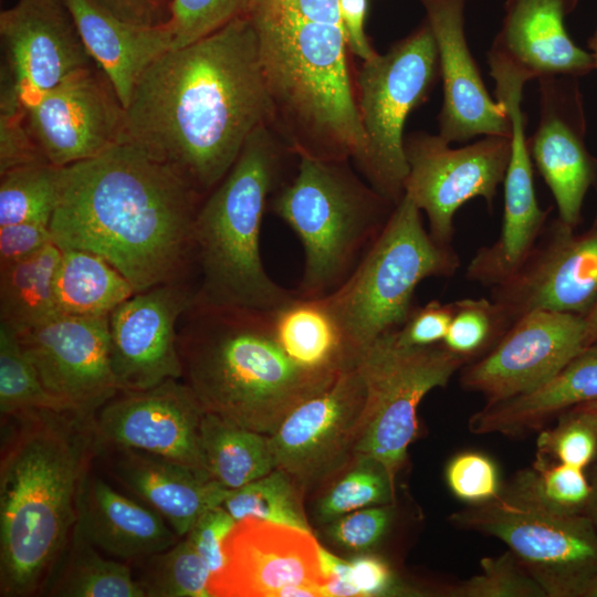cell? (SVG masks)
I'll return each instance as SVG.
<instances>
[{
  "label": "cell",
  "instance_id": "obj_23",
  "mask_svg": "<svg viewBox=\"0 0 597 597\" xmlns=\"http://www.w3.org/2000/svg\"><path fill=\"white\" fill-rule=\"evenodd\" d=\"M511 122V156L504 184V212L499 238L480 248L471 259L465 276L490 289L513 275L526 260L547 224L549 210L538 206L532 157L525 135L522 98L504 102Z\"/></svg>",
  "mask_w": 597,
  "mask_h": 597
},
{
  "label": "cell",
  "instance_id": "obj_29",
  "mask_svg": "<svg viewBox=\"0 0 597 597\" xmlns=\"http://www.w3.org/2000/svg\"><path fill=\"white\" fill-rule=\"evenodd\" d=\"M274 335L284 352L300 366L339 373L353 366L342 331L324 297L294 296L271 310Z\"/></svg>",
  "mask_w": 597,
  "mask_h": 597
},
{
  "label": "cell",
  "instance_id": "obj_36",
  "mask_svg": "<svg viewBox=\"0 0 597 597\" xmlns=\"http://www.w3.org/2000/svg\"><path fill=\"white\" fill-rule=\"evenodd\" d=\"M302 489L289 473L274 469L262 478L230 490L221 506L235 521L252 516L312 532L303 507Z\"/></svg>",
  "mask_w": 597,
  "mask_h": 597
},
{
  "label": "cell",
  "instance_id": "obj_47",
  "mask_svg": "<svg viewBox=\"0 0 597 597\" xmlns=\"http://www.w3.org/2000/svg\"><path fill=\"white\" fill-rule=\"evenodd\" d=\"M454 313V302L437 300L415 306L406 322L394 332V339L401 347H427L441 344Z\"/></svg>",
  "mask_w": 597,
  "mask_h": 597
},
{
  "label": "cell",
  "instance_id": "obj_10",
  "mask_svg": "<svg viewBox=\"0 0 597 597\" xmlns=\"http://www.w3.org/2000/svg\"><path fill=\"white\" fill-rule=\"evenodd\" d=\"M366 385V402L354 454L379 461L396 480L418 432L417 410L423 397L446 387L467 365L442 343L401 347L394 332L378 338L356 362Z\"/></svg>",
  "mask_w": 597,
  "mask_h": 597
},
{
  "label": "cell",
  "instance_id": "obj_13",
  "mask_svg": "<svg viewBox=\"0 0 597 597\" xmlns=\"http://www.w3.org/2000/svg\"><path fill=\"white\" fill-rule=\"evenodd\" d=\"M366 402L363 375L353 365L320 394L295 407L270 437L275 469L303 488L339 469L358 438Z\"/></svg>",
  "mask_w": 597,
  "mask_h": 597
},
{
  "label": "cell",
  "instance_id": "obj_50",
  "mask_svg": "<svg viewBox=\"0 0 597 597\" xmlns=\"http://www.w3.org/2000/svg\"><path fill=\"white\" fill-rule=\"evenodd\" d=\"M348 578L358 597L408 593L397 584L389 564L379 556L364 555L349 561Z\"/></svg>",
  "mask_w": 597,
  "mask_h": 597
},
{
  "label": "cell",
  "instance_id": "obj_55",
  "mask_svg": "<svg viewBox=\"0 0 597 597\" xmlns=\"http://www.w3.org/2000/svg\"><path fill=\"white\" fill-rule=\"evenodd\" d=\"M587 44L593 57L594 70H597V28L595 29L591 36L588 39Z\"/></svg>",
  "mask_w": 597,
  "mask_h": 597
},
{
  "label": "cell",
  "instance_id": "obj_44",
  "mask_svg": "<svg viewBox=\"0 0 597 597\" xmlns=\"http://www.w3.org/2000/svg\"><path fill=\"white\" fill-rule=\"evenodd\" d=\"M396 515V502L359 509L331 522L327 535L345 549L368 551L390 531Z\"/></svg>",
  "mask_w": 597,
  "mask_h": 597
},
{
  "label": "cell",
  "instance_id": "obj_15",
  "mask_svg": "<svg viewBox=\"0 0 597 597\" xmlns=\"http://www.w3.org/2000/svg\"><path fill=\"white\" fill-rule=\"evenodd\" d=\"M195 295L192 282L159 284L135 292L109 314V362L119 391L181 379L178 324Z\"/></svg>",
  "mask_w": 597,
  "mask_h": 597
},
{
  "label": "cell",
  "instance_id": "obj_38",
  "mask_svg": "<svg viewBox=\"0 0 597 597\" xmlns=\"http://www.w3.org/2000/svg\"><path fill=\"white\" fill-rule=\"evenodd\" d=\"M355 457V464L317 504V516L323 523L359 509L396 502V480L384 464L364 454Z\"/></svg>",
  "mask_w": 597,
  "mask_h": 597
},
{
  "label": "cell",
  "instance_id": "obj_56",
  "mask_svg": "<svg viewBox=\"0 0 597 597\" xmlns=\"http://www.w3.org/2000/svg\"><path fill=\"white\" fill-rule=\"evenodd\" d=\"M583 597H597V574L593 577V579L587 585Z\"/></svg>",
  "mask_w": 597,
  "mask_h": 597
},
{
  "label": "cell",
  "instance_id": "obj_19",
  "mask_svg": "<svg viewBox=\"0 0 597 597\" xmlns=\"http://www.w3.org/2000/svg\"><path fill=\"white\" fill-rule=\"evenodd\" d=\"M205 412L181 379L118 391L93 418L95 444L135 449L207 472L200 447Z\"/></svg>",
  "mask_w": 597,
  "mask_h": 597
},
{
  "label": "cell",
  "instance_id": "obj_39",
  "mask_svg": "<svg viewBox=\"0 0 597 597\" xmlns=\"http://www.w3.org/2000/svg\"><path fill=\"white\" fill-rule=\"evenodd\" d=\"M512 323L491 298H462L454 302L442 345L469 364L489 353Z\"/></svg>",
  "mask_w": 597,
  "mask_h": 597
},
{
  "label": "cell",
  "instance_id": "obj_4",
  "mask_svg": "<svg viewBox=\"0 0 597 597\" xmlns=\"http://www.w3.org/2000/svg\"><path fill=\"white\" fill-rule=\"evenodd\" d=\"M178 352L181 380L206 412L268 436L341 373L296 364L274 335L271 310L192 302Z\"/></svg>",
  "mask_w": 597,
  "mask_h": 597
},
{
  "label": "cell",
  "instance_id": "obj_26",
  "mask_svg": "<svg viewBox=\"0 0 597 597\" xmlns=\"http://www.w3.org/2000/svg\"><path fill=\"white\" fill-rule=\"evenodd\" d=\"M92 469L80 484L75 525L95 547L132 565L179 541L158 512L121 493Z\"/></svg>",
  "mask_w": 597,
  "mask_h": 597
},
{
  "label": "cell",
  "instance_id": "obj_6",
  "mask_svg": "<svg viewBox=\"0 0 597 597\" xmlns=\"http://www.w3.org/2000/svg\"><path fill=\"white\" fill-rule=\"evenodd\" d=\"M298 158L296 175L275 191L272 210L296 233L304 250L303 274L294 293L320 298L348 280L396 205L363 181L349 160Z\"/></svg>",
  "mask_w": 597,
  "mask_h": 597
},
{
  "label": "cell",
  "instance_id": "obj_24",
  "mask_svg": "<svg viewBox=\"0 0 597 597\" xmlns=\"http://www.w3.org/2000/svg\"><path fill=\"white\" fill-rule=\"evenodd\" d=\"M95 457L114 481L158 512L180 538L230 492L205 471L148 452L96 446Z\"/></svg>",
  "mask_w": 597,
  "mask_h": 597
},
{
  "label": "cell",
  "instance_id": "obj_41",
  "mask_svg": "<svg viewBox=\"0 0 597 597\" xmlns=\"http://www.w3.org/2000/svg\"><path fill=\"white\" fill-rule=\"evenodd\" d=\"M538 433L535 459L580 469L597 459V416L582 405L563 412L554 427Z\"/></svg>",
  "mask_w": 597,
  "mask_h": 597
},
{
  "label": "cell",
  "instance_id": "obj_46",
  "mask_svg": "<svg viewBox=\"0 0 597 597\" xmlns=\"http://www.w3.org/2000/svg\"><path fill=\"white\" fill-rule=\"evenodd\" d=\"M40 161L46 159L29 132L25 105H0V174Z\"/></svg>",
  "mask_w": 597,
  "mask_h": 597
},
{
  "label": "cell",
  "instance_id": "obj_48",
  "mask_svg": "<svg viewBox=\"0 0 597 597\" xmlns=\"http://www.w3.org/2000/svg\"><path fill=\"white\" fill-rule=\"evenodd\" d=\"M235 522L224 507L214 506L203 512L184 536L205 561L211 577L224 565L223 541Z\"/></svg>",
  "mask_w": 597,
  "mask_h": 597
},
{
  "label": "cell",
  "instance_id": "obj_35",
  "mask_svg": "<svg viewBox=\"0 0 597 597\" xmlns=\"http://www.w3.org/2000/svg\"><path fill=\"white\" fill-rule=\"evenodd\" d=\"M132 567L145 597H212L210 570L186 537Z\"/></svg>",
  "mask_w": 597,
  "mask_h": 597
},
{
  "label": "cell",
  "instance_id": "obj_49",
  "mask_svg": "<svg viewBox=\"0 0 597 597\" xmlns=\"http://www.w3.org/2000/svg\"><path fill=\"white\" fill-rule=\"evenodd\" d=\"M54 243L49 224L19 222L0 227V266L23 260Z\"/></svg>",
  "mask_w": 597,
  "mask_h": 597
},
{
  "label": "cell",
  "instance_id": "obj_17",
  "mask_svg": "<svg viewBox=\"0 0 597 597\" xmlns=\"http://www.w3.org/2000/svg\"><path fill=\"white\" fill-rule=\"evenodd\" d=\"M17 335L44 388L71 411L94 418L119 391L109 362L108 316L59 315Z\"/></svg>",
  "mask_w": 597,
  "mask_h": 597
},
{
  "label": "cell",
  "instance_id": "obj_18",
  "mask_svg": "<svg viewBox=\"0 0 597 597\" xmlns=\"http://www.w3.org/2000/svg\"><path fill=\"white\" fill-rule=\"evenodd\" d=\"M321 544L313 532L252 516L223 541L224 565L210 578L212 597H275L293 585L323 587Z\"/></svg>",
  "mask_w": 597,
  "mask_h": 597
},
{
  "label": "cell",
  "instance_id": "obj_34",
  "mask_svg": "<svg viewBox=\"0 0 597 597\" xmlns=\"http://www.w3.org/2000/svg\"><path fill=\"white\" fill-rule=\"evenodd\" d=\"M63 167L40 161L0 174V227L19 222L51 223Z\"/></svg>",
  "mask_w": 597,
  "mask_h": 597
},
{
  "label": "cell",
  "instance_id": "obj_8",
  "mask_svg": "<svg viewBox=\"0 0 597 597\" xmlns=\"http://www.w3.org/2000/svg\"><path fill=\"white\" fill-rule=\"evenodd\" d=\"M439 75L438 51L425 22L386 54L363 62L355 77L365 149L355 164L366 181L397 205L409 172L404 128L430 95Z\"/></svg>",
  "mask_w": 597,
  "mask_h": 597
},
{
  "label": "cell",
  "instance_id": "obj_2",
  "mask_svg": "<svg viewBox=\"0 0 597 597\" xmlns=\"http://www.w3.org/2000/svg\"><path fill=\"white\" fill-rule=\"evenodd\" d=\"M202 198L170 166L121 140L63 167L50 229L60 249L103 256L136 292L192 282Z\"/></svg>",
  "mask_w": 597,
  "mask_h": 597
},
{
  "label": "cell",
  "instance_id": "obj_52",
  "mask_svg": "<svg viewBox=\"0 0 597 597\" xmlns=\"http://www.w3.org/2000/svg\"><path fill=\"white\" fill-rule=\"evenodd\" d=\"M367 8V0H339V13L347 49L360 57L363 62L378 54L365 34L364 23Z\"/></svg>",
  "mask_w": 597,
  "mask_h": 597
},
{
  "label": "cell",
  "instance_id": "obj_30",
  "mask_svg": "<svg viewBox=\"0 0 597 597\" xmlns=\"http://www.w3.org/2000/svg\"><path fill=\"white\" fill-rule=\"evenodd\" d=\"M132 283L103 256L82 249H61L54 295L61 315L104 317L135 293Z\"/></svg>",
  "mask_w": 597,
  "mask_h": 597
},
{
  "label": "cell",
  "instance_id": "obj_22",
  "mask_svg": "<svg viewBox=\"0 0 597 597\" xmlns=\"http://www.w3.org/2000/svg\"><path fill=\"white\" fill-rule=\"evenodd\" d=\"M433 34L443 84L439 135L448 143L474 136L511 137L504 105L490 96L464 34L465 0H419Z\"/></svg>",
  "mask_w": 597,
  "mask_h": 597
},
{
  "label": "cell",
  "instance_id": "obj_57",
  "mask_svg": "<svg viewBox=\"0 0 597 597\" xmlns=\"http://www.w3.org/2000/svg\"><path fill=\"white\" fill-rule=\"evenodd\" d=\"M582 406H584L588 410L593 411L597 416V399L593 400V401L585 402Z\"/></svg>",
  "mask_w": 597,
  "mask_h": 597
},
{
  "label": "cell",
  "instance_id": "obj_3",
  "mask_svg": "<svg viewBox=\"0 0 597 597\" xmlns=\"http://www.w3.org/2000/svg\"><path fill=\"white\" fill-rule=\"evenodd\" d=\"M1 421L0 596L27 597L42 591L76 523L93 418L38 410Z\"/></svg>",
  "mask_w": 597,
  "mask_h": 597
},
{
  "label": "cell",
  "instance_id": "obj_45",
  "mask_svg": "<svg viewBox=\"0 0 597 597\" xmlns=\"http://www.w3.org/2000/svg\"><path fill=\"white\" fill-rule=\"evenodd\" d=\"M446 480L451 492L470 504L495 498L501 489L499 471L488 455L465 451L453 457L446 469Z\"/></svg>",
  "mask_w": 597,
  "mask_h": 597
},
{
  "label": "cell",
  "instance_id": "obj_51",
  "mask_svg": "<svg viewBox=\"0 0 597 597\" xmlns=\"http://www.w3.org/2000/svg\"><path fill=\"white\" fill-rule=\"evenodd\" d=\"M118 19L142 27H163L170 20L171 0H95Z\"/></svg>",
  "mask_w": 597,
  "mask_h": 597
},
{
  "label": "cell",
  "instance_id": "obj_5",
  "mask_svg": "<svg viewBox=\"0 0 597 597\" xmlns=\"http://www.w3.org/2000/svg\"><path fill=\"white\" fill-rule=\"evenodd\" d=\"M284 149L266 124L259 126L202 200L195 223L199 284L193 302L274 310L294 296L268 275L260 252L263 213L279 188Z\"/></svg>",
  "mask_w": 597,
  "mask_h": 597
},
{
  "label": "cell",
  "instance_id": "obj_21",
  "mask_svg": "<svg viewBox=\"0 0 597 597\" xmlns=\"http://www.w3.org/2000/svg\"><path fill=\"white\" fill-rule=\"evenodd\" d=\"M0 35L24 105L92 66L65 0H17L0 13Z\"/></svg>",
  "mask_w": 597,
  "mask_h": 597
},
{
  "label": "cell",
  "instance_id": "obj_12",
  "mask_svg": "<svg viewBox=\"0 0 597 597\" xmlns=\"http://www.w3.org/2000/svg\"><path fill=\"white\" fill-rule=\"evenodd\" d=\"M586 346L584 315L531 311L489 353L461 368L460 384L481 394L485 404L501 401L541 386Z\"/></svg>",
  "mask_w": 597,
  "mask_h": 597
},
{
  "label": "cell",
  "instance_id": "obj_9",
  "mask_svg": "<svg viewBox=\"0 0 597 597\" xmlns=\"http://www.w3.org/2000/svg\"><path fill=\"white\" fill-rule=\"evenodd\" d=\"M449 521L503 542L547 597H583L597 574V530L590 520L545 506L509 482L495 498L470 504Z\"/></svg>",
  "mask_w": 597,
  "mask_h": 597
},
{
  "label": "cell",
  "instance_id": "obj_16",
  "mask_svg": "<svg viewBox=\"0 0 597 597\" xmlns=\"http://www.w3.org/2000/svg\"><path fill=\"white\" fill-rule=\"evenodd\" d=\"M558 218L507 280L491 287L494 301L514 322L535 310L584 315L597 298V224L577 233Z\"/></svg>",
  "mask_w": 597,
  "mask_h": 597
},
{
  "label": "cell",
  "instance_id": "obj_1",
  "mask_svg": "<svg viewBox=\"0 0 597 597\" xmlns=\"http://www.w3.org/2000/svg\"><path fill=\"white\" fill-rule=\"evenodd\" d=\"M258 36L249 14L184 46L142 74L125 108L122 140L175 169L206 197L249 136L269 121Z\"/></svg>",
  "mask_w": 597,
  "mask_h": 597
},
{
  "label": "cell",
  "instance_id": "obj_54",
  "mask_svg": "<svg viewBox=\"0 0 597 597\" xmlns=\"http://www.w3.org/2000/svg\"><path fill=\"white\" fill-rule=\"evenodd\" d=\"M587 346L597 341V298L585 314Z\"/></svg>",
  "mask_w": 597,
  "mask_h": 597
},
{
  "label": "cell",
  "instance_id": "obj_53",
  "mask_svg": "<svg viewBox=\"0 0 597 597\" xmlns=\"http://www.w3.org/2000/svg\"><path fill=\"white\" fill-rule=\"evenodd\" d=\"M589 483L590 494L587 504L584 510V514L590 520L597 530V463L594 465Z\"/></svg>",
  "mask_w": 597,
  "mask_h": 597
},
{
  "label": "cell",
  "instance_id": "obj_11",
  "mask_svg": "<svg viewBox=\"0 0 597 597\" xmlns=\"http://www.w3.org/2000/svg\"><path fill=\"white\" fill-rule=\"evenodd\" d=\"M449 144L423 132L405 137V195L425 211L431 237L444 245H451L453 218L462 205L482 197L492 207L511 156V138L504 136H485L461 148Z\"/></svg>",
  "mask_w": 597,
  "mask_h": 597
},
{
  "label": "cell",
  "instance_id": "obj_25",
  "mask_svg": "<svg viewBox=\"0 0 597 597\" xmlns=\"http://www.w3.org/2000/svg\"><path fill=\"white\" fill-rule=\"evenodd\" d=\"M578 0H506L502 27L488 55L498 57L527 80L579 77L594 70L590 52L567 33L566 17Z\"/></svg>",
  "mask_w": 597,
  "mask_h": 597
},
{
  "label": "cell",
  "instance_id": "obj_42",
  "mask_svg": "<svg viewBox=\"0 0 597 597\" xmlns=\"http://www.w3.org/2000/svg\"><path fill=\"white\" fill-rule=\"evenodd\" d=\"M480 573L442 589L450 597H547L542 586L510 552L484 557Z\"/></svg>",
  "mask_w": 597,
  "mask_h": 597
},
{
  "label": "cell",
  "instance_id": "obj_20",
  "mask_svg": "<svg viewBox=\"0 0 597 597\" xmlns=\"http://www.w3.org/2000/svg\"><path fill=\"white\" fill-rule=\"evenodd\" d=\"M540 82V119L528 140L534 164L548 186L558 219L577 228L590 187L597 190V157L585 143L586 117L578 77Z\"/></svg>",
  "mask_w": 597,
  "mask_h": 597
},
{
  "label": "cell",
  "instance_id": "obj_7",
  "mask_svg": "<svg viewBox=\"0 0 597 597\" xmlns=\"http://www.w3.org/2000/svg\"><path fill=\"white\" fill-rule=\"evenodd\" d=\"M420 212L405 195L348 280L324 296L354 365L378 338L406 322L421 281L449 277L460 266L452 245L431 237Z\"/></svg>",
  "mask_w": 597,
  "mask_h": 597
},
{
  "label": "cell",
  "instance_id": "obj_40",
  "mask_svg": "<svg viewBox=\"0 0 597 597\" xmlns=\"http://www.w3.org/2000/svg\"><path fill=\"white\" fill-rule=\"evenodd\" d=\"M585 469L535 459L530 468L520 470L509 483L554 510L583 513L590 494Z\"/></svg>",
  "mask_w": 597,
  "mask_h": 597
},
{
  "label": "cell",
  "instance_id": "obj_37",
  "mask_svg": "<svg viewBox=\"0 0 597 597\" xmlns=\"http://www.w3.org/2000/svg\"><path fill=\"white\" fill-rule=\"evenodd\" d=\"M38 410L73 412L44 388L33 364L23 352L17 333L0 323L1 418Z\"/></svg>",
  "mask_w": 597,
  "mask_h": 597
},
{
  "label": "cell",
  "instance_id": "obj_33",
  "mask_svg": "<svg viewBox=\"0 0 597 597\" xmlns=\"http://www.w3.org/2000/svg\"><path fill=\"white\" fill-rule=\"evenodd\" d=\"M61 249L51 243L23 260L0 266V323L17 334L59 315L54 275Z\"/></svg>",
  "mask_w": 597,
  "mask_h": 597
},
{
  "label": "cell",
  "instance_id": "obj_27",
  "mask_svg": "<svg viewBox=\"0 0 597 597\" xmlns=\"http://www.w3.org/2000/svg\"><path fill=\"white\" fill-rule=\"evenodd\" d=\"M81 39L124 109L144 71L174 46L169 28L142 27L113 15L95 0H65Z\"/></svg>",
  "mask_w": 597,
  "mask_h": 597
},
{
  "label": "cell",
  "instance_id": "obj_28",
  "mask_svg": "<svg viewBox=\"0 0 597 597\" xmlns=\"http://www.w3.org/2000/svg\"><path fill=\"white\" fill-rule=\"evenodd\" d=\"M597 399V341L535 389L485 404L468 420L474 434L522 437L540 431L559 415Z\"/></svg>",
  "mask_w": 597,
  "mask_h": 597
},
{
  "label": "cell",
  "instance_id": "obj_32",
  "mask_svg": "<svg viewBox=\"0 0 597 597\" xmlns=\"http://www.w3.org/2000/svg\"><path fill=\"white\" fill-rule=\"evenodd\" d=\"M200 447L206 471L222 486L241 488L275 469L270 437L205 412Z\"/></svg>",
  "mask_w": 597,
  "mask_h": 597
},
{
  "label": "cell",
  "instance_id": "obj_14",
  "mask_svg": "<svg viewBox=\"0 0 597 597\" xmlns=\"http://www.w3.org/2000/svg\"><path fill=\"white\" fill-rule=\"evenodd\" d=\"M25 119L46 161L66 167L121 142L125 109L104 74L90 66L28 101Z\"/></svg>",
  "mask_w": 597,
  "mask_h": 597
},
{
  "label": "cell",
  "instance_id": "obj_43",
  "mask_svg": "<svg viewBox=\"0 0 597 597\" xmlns=\"http://www.w3.org/2000/svg\"><path fill=\"white\" fill-rule=\"evenodd\" d=\"M253 0H171L167 27L174 36V48L184 46L232 20L249 14Z\"/></svg>",
  "mask_w": 597,
  "mask_h": 597
},
{
  "label": "cell",
  "instance_id": "obj_31",
  "mask_svg": "<svg viewBox=\"0 0 597 597\" xmlns=\"http://www.w3.org/2000/svg\"><path fill=\"white\" fill-rule=\"evenodd\" d=\"M74 525L42 595L53 597H145L132 565L106 558Z\"/></svg>",
  "mask_w": 597,
  "mask_h": 597
}]
</instances>
